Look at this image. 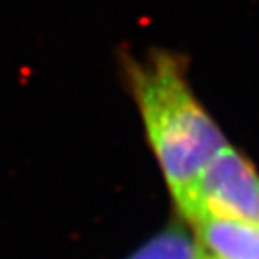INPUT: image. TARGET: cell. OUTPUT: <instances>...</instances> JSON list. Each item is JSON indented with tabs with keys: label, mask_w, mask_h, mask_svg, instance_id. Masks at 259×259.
<instances>
[{
	"label": "cell",
	"mask_w": 259,
	"mask_h": 259,
	"mask_svg": "<svg viewBox=\"0 0 259 259\" xmlns=\"http://www.w3.org/2000/svg\"><path fill=\"white\" fill-rule=\"evenodd\" d=\"M207 259H214V257H210V255H207Z\"/></svg>",
	"instance_id": "5b68a950"
},
{
	"label": "cell",
	"mask_w": 259,
	"mask_h": 259,
	"mask_svg": "<svg viewBox=\"0 0 259 259\" xmlns=\"http://www.w3.org/2000/svg\"><path fill=\"white\" fill-rule=\"evenodd\" d=\"M173 203L187 225L203 218L259 223V171L227 142Z\"/></svg>",
	"instance_id": "7a4b0ae2"
},
{
	"label": "cell",
	"mask_w": 259,
	"mask_h": 259,
	"mask_svg": "<svg viewBox=\"0 0 259 259\" xmlns=\"http://www.w3.org/2000/svg\"><path fill=\"white\" fill-rule=\"evenodd\" d=\"M121 70L175 200L227 144V139L194 94L184 56L169 49H151L142 58L124 53Z\"/></svg>",
	"instance_id": "6da1fadb"
},
{
	"label": "cell",
	"mask_w": 259,
	"mask_h": 259,
	"mask_svg": "<svg viewBox=\"0 0 259 259\" xmlns=\"http://www.w3.org/2000/svg\"><path fill=\"white\" fill-rule=\"evenodd\" d=\"M126 259H207L193 229L177 216Z\"/></svg>",
	"instance_id": "277c9868"
},
{
	"label": "cell",
	"mask_w": 259,
	"mask_h": 259,
	"mask_svg": "<svg viewBox=\"0 0 259 259\" xmlns=\"http://www.w3.org/2000/svg\"><path fill=\"white\" fill-rule=\"evenodd\" d=\"M189 227L210 257L259 259V223L203 218Z\"/></svg>",
	"instance_id": "3957f363"
}]
</instances>
